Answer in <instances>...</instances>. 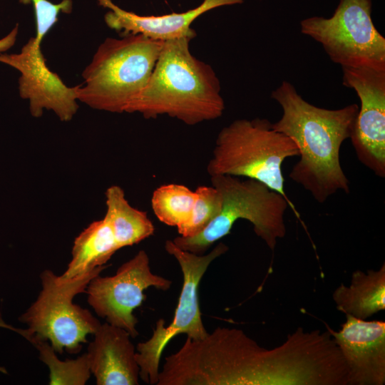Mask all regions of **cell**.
Returning <instances> with one entry per match:
<instances>
[{
	"label": "cell",
	"mask_w": 385,
	"mask_h": 385,
	"mask_svg": "<svg viewBox=\"0 0 385 385\" xmlns=\"http://www.w3.org/2000/svg\"><path fill=\"white\" fill-rule=\"evenodd\" d=\"M105 196L104 217L110 223L118 250L136 245L154 234L155 226L147 213L130 205L122 188L111 185Z\"/></svg>",
	"instance_id": "obj_17"
},
{
	"label": "cell",
	"mask_w": 385,
	"mask_h": 385,
	"mask_svg": "<svg viewBox=\"0 0 385 385\" xmlns=\"http://www.w3.org/2000/svg\"><path fill=\"white\" fill-rule=\"evenodd\" d=\"M210 181L221 195V211L198 234L172 240L181 250L204 255L215 242L230 234L238 220L243 219L252 224L255 233L273 251L277 240L286 235L284 215L287 207L300 219L294 204L256 180L217 175L210 176Z\"/></svg>",
	"instance_id": "obj_4"
},
{
	"label": "cell",
	"mask_w": 385,
	"mask_h": 385,
	"mask_svg": "<svg viewBox=\"0 0 385 385\" xmlns=\"http://www.w3.org/2000/svg\"><path fill=\"white\" fill-rule=\"evenodd\" d=\"M164 247L178 262L183 282L171 322L165 326V321L158 319L150 338L136 346L140 378L151 385L157 384L162 354L173 338L185 334L187 337L197 340L208 334L202 320L200 283L212 262L228 250V247L220 242L207 254L198 255L180 249L172 240H166Z\"/></svg>",
	"instance_id": "obj_7"
},
{
	"label": "cell",
	"mask_w": 385,
	"mask_h": 385,
	"mask_svg": "<svg viewBox=\"0 0 385 385\" xmlns=\"http://www.w3.org/2000/svg\"><path fill=\"white\" fill-rule=\"evenodd\" d=\"M190 38L163 42L150 76L125 113L147 119L166 115L194 125L222 116L225 102L220 81L207 63L190 51Z\"/></svg>",
	"instance_id": "obj_2"
},
{
	"label": "cell",
	"mask_w": 385,
	"mask_h": 385,
	"mask_svg": "<svg viewBox=\"0 0 385 385\" xmlns=\"http://www.w3.org/2000/svg\"><path fill=\"white\" fill-rule=\"evenodd\" d=\"M371 8V0H339L331 17L304 19L300 31L342 67L385 69V38L373 23Z\"/></svg>",
	"instance_id": "obj_8"
},
{
	"label": "cell",
	"mask_w": 385,
	"mask_h": 385,
	"mask_svg": "<svg viewBox=\"0 0 385 385\" xmlns=\"http://www.w3.org/2000/svg\"><path fill=\"white\" fill-rule=\"evenodd\" d=\"M17 34V31L13 29L8 35L0 39V53L7 51L15 43Z\"/></svg>",
	"instance_id": "obj_22"
},
{
	"label": "cell",
	"mask_w": 385,
	"mask_h": 385,
	"mask_svg": "<svg viewBox=\"0 0 385 385\" xmlns=\"http://www.w3.org/2000/svg\"><path fill=\"white\" fill-rule=\"evenodd\" d=\"M339 331L327 329L337 344L347 368V385L385 384V322L346 314Z\"/></svg>",
	"instance_id": "obj_12"
},
{
	"label": "cell",
	"mask_w": 385,
	"mask_h": 385,
	"mask_svg": "<svg viewBox=\"0 0 385 385\" xmlns=\"http://www.w3.org/2000/svg\"><path fill=\"white\" fill-rule=\"evenodd\" d=\"M342 84L355 91L360 107L350 137L358 160L385 177V69L342 67Z\"/></svg>",
	"instance_id": "obj_10"
},
{
	"label": "cell",
	"mask_w": 385,
	"mask_h": 385,
	"mask_svg": "<svg viewBox=\"0 0 385 385\" xmlns=\"http://www.w3.org/2000/svg\"><path fill=\"white\" fill-rule=\"evenodd\" d=\"M39 351L40 359L48 367L49 384L83 385L91 370L86 353L76 359L60 360L47 341L32 335L25 337Z\"/></svg>",
	"instance_id": "obj_19"
},
{
	"label": "cell",
	"mask_w": 385,
	"mask_h": 385,
	"mask_svg": "<svg viewBox=\"0 0 385 385\" xmlns=\"http://www.w3.org/2000/svg\"><path fill=\"white\" fill-rule=\"evenodd\" d=\"M171 285V280L152 272L149 257L141 250L122 264L113 276L93 277L86 293L88 304L98 316L135 338L139 333L133 311L146 299L143 292L149 287L167 291Z\"/></svg>",
	"instance_id": "obj_9"
},
{
	"label": "cell",
	"mask_w": 385,
	"mask_h": 385,
	"mask_svg": "<svg viewBox=\"0 0 385 385\" xmlns=\"http://www.w3.org/2000/svg\"><path fill=\"white\" fill-rule=\"evenodd\" d=\"M195 192L197 198L190 219L178 227L180 236L191 237L200 232L220 212L222 197L219 191L212 186H198Z\"/></svg>",
	"instance_id": "obj_20"
},
{
	"label": "cell",
	"mask_w": 385,
	"mask_h": 385,
	"mask_svg": "<svg viewBox=\"0 0 385 385\" xmlns=\"http://www.w3.org/2000/svg\"><path fill=\"white\" fill-rule=\"evenodd\" d=\"M118 250L108 220L94 221L76 237L71 260L59 278L69 280L105 266Z\"/></svg>",
	"instance_id": "obj_16"
},
{
	"label": "cell",
	"mask_w": 385,
	"mask_h": 385,
	"mask_svg": "<svg viewBox=\"0 0 385 385\" xmlns=\"http://www.w3.org/2000/svg\"><path fill=\"white\" fill-rule=\"evenodd\" d=\"M0 62L20 73L19 95L29 100L30 113L34 117L39 118L43 110H50L62 121L73 118L78 108L77 86L68 87L48 68L41 43L35 37L31 38L19 53H0Z\"/></svg>",
	"instance_id": "obj_11"
},
{
	"label": "cell",
	"mask_w": 385,
	"mask_h": 385,
	"mask_svg": "<svg viewBox=\"0 0 385 385\" xmlns=\"http://www.w3.org/2000/svg\"><path fill=\"white\" fill-rule=\"evenodd\" d=\"M86 352L98 385H138L140 368L130 334L108 322L101 324Z\"/></svg>",
	"instance_id": "obj_14"
},
{
	"label": "cell",
	"mask_w": 385,
	"mask_h": 385,
	"mask_svg": "<svg viewBox=\"0 0 385 385\" xmlns=\"http://www.w3.org/2000/svg\"><path fill=\"white\" fill-rule=\"evenodd\" d=\"M272 124L266 118H242L222 128L207 172L210 177L227 175L256 180L292 203L284 191L282 165L286 159L299 156V149L291 138L274 130Z\"/></svg>",
	"instance_id": "obj_5"
},
{
	"label": "cell",
	"mask_w": 385,
	"mask_h": 385,
	"mask_svg": "<svg viewBox=\"0 0 385 385\" xmlns=\"http://www.w3.org/2000/svg\"><path fill=\"white\" fill-rule=\"evenodd\" d=\"M22 4H31L35 11L36 41L41 43L45 35L58 20L60 12L68 14L72 10L71 0H63L53 4L48 0H19Z\"/></svg>",
	"instance_id": "obj_21"
},
{
	"label": "cell",
	"mask_w": 385,
	"mask_h": 385,
	"mask_svg": "<svg viewBox=\"0 0 385 385\" xmlns=\"http://www.w3.org/2000/svg\"><path fill=\"white\" fill-rule=\"evenodd\" d=\"M245 0H204L196 8L181 13L160 16H140L127 11L111 0H98L100 5L110 9L105 15L108 27L123 34H140L157 41H167L180 38L196 36L191 28L192 22L204 13L213 9L242 4Z\"/></svg>",
	"instance_id": "obj_13"
},
{
	"label": "cell",
	"mask_w": 385,
	"mask_h": 385,
	"mask_svg": "<svg viewBox=\"0 0 385 385\" xmlns=\"http://www.w3.org/2000/svg\"><path fill=\"white\" fill-rule=\"evenodd\" d=\"M196 198V192L185 185H163L153 191L151 207L161 222L178 228L190 219Z\"/></svg>",
	"instance_id": "obj_18"
},
{
	"label": "cell",
	"mask_w": 385,
	"mask_h": 385,
	"mask_svg": "<svg viewBox=\"0 0 385 385\" xmlns=\"http://www.w3.org/2000/svg\"><path fill=\"white\" fill-rule=\"evenodd\" d=\"M332 298L339 311L361 319L384 310L385 263L378 270L354 272L350 284H341Z\"/></svg>",
	"instance_id": "obj_15"
},
{
	"label": "cell",
	"mask_w": 385,
	"mask_h": 385,
	"mask_svg": "<svg viewBox=\"0 0 385 385\" xmlns=\"http://www.w3.org/2000/svg\"><path fill=\"white\" fill-rule=\"evenodd\" d=\"M0 327H4V328H6V329H10L14 330V331H15V332H18V331H19L18 329L14 328V327H12L10 326V325L6 324L4 322V320L1 319V316H0Z\"/></svg>",
	"instance_id": "obj_23"
},
{
	"label": "cell",
	"mask_w": 385,
	"mask_h": 385,
	"mask_svg": "<svg viewBox=\"0 0 385 385\" xmlns=\"http://www.w3.org/2000/svg\"><path fill=\"white\" fill-rule=\"evenodd\" d=\"M162 44L140 34L107 38L83 72L78 100L94 109L125 112L148 83Z\"/></svg>",
	"instance_id": "obj_3"
},
{
	"label": "cell",
	"mask_w": 385,
	"mask_h": 385,
	"mask_svg": "<svg viewBox=\"0 0 385 385\" xmlns=\"http://www.w3.org/2000/svg\"><path fill=\"white\" fill-rule=\"evenodd\" d=\"M103 266L69 280H61L51 270L41 274L42 289L36 300L19 318L26 324L23 337L32 335L48 341L55 351L76 354L101 324L90 311L74 304V297L85 292L90 281L100 274Z\"/></svg>",
	"instance_id": "obj_6"
},
{
	"label": "cell",
	"mask_w": 385,
	"mask_h": 385,
	"mask_svg": "<svg viewBox=\"0 0 385 385\" xmlns=\"http://www.w3.org/2000/svg\"><path fill=\"white\" fill-rule=\"evenodd\" d=\"M282 109L272 128L297 145L299 160L289 178L319 203L339 191L350 192L349 181L339 160L343 142L350 138L359 111L356 103L339 109L317 107L305 101L289 82L284 81L271 93Z\"/></svg>",
	"instance_id": "obj_1"
}]
</instances>
